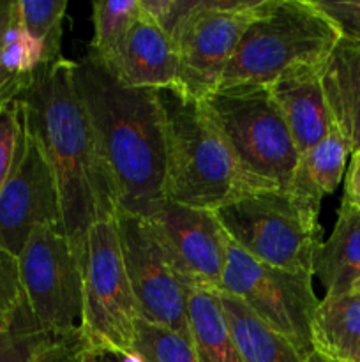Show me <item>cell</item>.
Returning <instances> with one entry per match:
<instances>
[{
    "label": "cell",
    "mask_w": 360,
    "mask_h": 362,
    "mask_svg": "<svg viewBox=\"0 0 360 362\" xmlns=\"http://www.w3.org/2000/svg\"><path fill=\"white\" fill-rule=\"evenodd\" d=\"M74 66L64 57L39 66L18 99L25 126L55 177L62 228L83 267L88 230L102 219L116 218L119 202L74 81Z\"/></svg>",
    "instance_id": "6da1fadb"
},
{
    "label": "cell",
    "mask_w": 360,
    "mask_h": 362,
    "mask_svg": "<svg viewBox=\"0 0 360 362\" xmlns=\"http://www.w3.org/2000/svg\"><path fill=\"white\" fill-rule=\"evenodd\" d=\"M119 202V212L148 219L166 202V127L157 90L133 88L87 53L74 66Z\"/></svg>",
    "instance_id": "7a4b0ae2"
},
{
    "label": "cell",
    "mask_w": 360,
    "mask_h": 362,
    "mask_svg": "<svg viewBox=\"0 0 360 362\" xmlns=\"http://www.w3.org/2000/svg\"><path fill=\"white\" fill-rule=\"evenodd\" d=\"M166 127L168 202L217 211L246 194L240 170L203 101L182 88L157 90Z\"/></svg>",
    "instance_id": "3957f363"
},
{
    "label": "cell",
    "mask_w": 360,
    "mask_h": 362,
    "mask_svg": "<svg viewBox=\"0 0 360 362\" xmlns=\"http://www.w3.org/2000/svg\"><path fill=\"white\" fill-rule=\"evenodd\" d=\"M147 13L175 45L179 88L205 99L217 90L236 46L270 0H148Z\"/></svg>",
    "instance_id": "277c9868"
},
{
    "label": "cell",
    "mask_w": 360,
    "mask_h": 362,
    "mask_svg": "<svg viewBox=\"0 0 360 362\" xmlns=\"http://www.w3.org/2000/svg\"><path fill=\"white\" fill-rule=\"evenodd\" d=\"M339 39L313 0H270L236 46L217 90L270 87L293 67L327 62Z\"/></svg>",
    "instance_id": "5b68a950"
},
{
    "label": "cell",
    "mask_w": 360,
    "mask_h": 362,
    "mask_svg": "<svg viewBox=\"0 0 360 362\" xmlns=\"http://www.w3.org/2000/svg\"><path fill=\"white\" fill-rule=\"evenodd\" d=\"M201 101L235 158L246 193L288 191L300 154L270 88H226Z\"/></svg>",
    "instance_id": "8992f818"
},
{
    "label": "cell",
    "mask_w": 360,
    "mask_h": 362,
    "mask_svg": "<svg viewBox=\"0 0 360 362\" xmlns=\"http://www.w3.org/2000/svg\"><path fill=\"white\" fill-rule=\"evenodd\" d=\"M235 246L260 264L314 276L323 230L288 191H256L214 211Z\"/></svg>",
    "instance_id": "52a82bcc"
},
{
    "label": "cell",
    "mask_w": 360,
    "mask_h": 362,
    "mask_svg": "<svg viewBox=\"0 0 360 362\" xmlns=\"http://www.w3.org/2000/svg\"><path fill=\"white\" fill-rule=\"evenodd\" d=\"M222 293L239 299L272 332L284 338L300 357L316 359L313 318L320 300L313 276L260 264L228 239Z\"/></svg>",
    "instance_id": "ba28073f"
},
{
    "label": "cell",
    "mask_w": 360,
    "mask_h": 362,
    "mask_svg": "<svg viewBox=\"0 0 360 362\" xmlns=\"http://www.w3.org/2000/svg\"><path fill=\"white\" fill-rule=\"evenodd\" d=\"M81 271L83 308L78 339L131 352L140 313L120 251L116 218L102 219L88 230Z\"/></svg>",
    "instance_id": "9c48e42d"
},
{
    "label": "cell",
    "mask_w": 360,
    "mask_h": 362,
    "mask_svg": "<svg viewBox=\"0 0 360 362\" xmlns=\"http://www.w3.org/2000/svg\"><path fill=\"white\" fill-rule=\"evenodd\" d=\"M25 303L55 338H76L83 308V271L60 225L37 226L18 257Z\"/></svg>",
    "instance_id": "30bf717a"
},
{
    "label": "cell",
    "mask_w": 360,
    "mask_h": 362,
    "mask_svg": "<svg viewBox=\"0 0 360 362\" xmlns=\"http://www.w3.org/2000/svg\"><path fill=\"white\" fill-rule=\"evenodd\" d=\"M145 221L187 288L221 293L228 235L214 212L166 200Z\"/></svg>",
    "instance_id": "8fae6325"
},
{
    "label": "cell",
    "mask_w": 360,
    "mask_h": 362,
    "mask_svg": "<svg viewBox=\"0 0 360 362\" xmlns=\"http://www.w3.org/2000/svg\"><path fill=\"white\" fill-rule=\"evenodd\" d=\"M116 230L124 265L141 320L172 329L191 339L187 317L189 288L169 267L147 221L119 212Z\"/></svg>",
    "instance_id": "7c38bea8"
},
{
    "label": "cell",
    "mask_w": 360,
    "mask_h": 362,
    "mask_svg": "<svg viewBox=\"0 0 360 362\" xmlns=\"http://www.w3.org/2000/svg\"><path fill=\"white\" fill-rule=\"evenodd\" d=\"M60 225L59 189L41 147L23 127L9 179L0 191V250L20 257L37 226Z\"/></svg>",
    "instance_id": "4fadbf2b"
},
{
    "label": "cell",
    "mask_w": 360,
    "mask_h": 362,
    "mask_svg": "<svg viewBox=\"0 0 360 362\" xmlns=\"http://www.w3.org/2000/svg\"><path fill=\"white\" fill-rule=\"evenodd\" d=\"M104 66L127 87L150 90L179 87L175 45L154 18L141 9V2L140 14L131 25L119 52Z\"/></svg>",
    "instance_id": "5bb4252c"
},
{
    "label": "cell",
    "mask_w": 360,
    "mask_h": 362,
    "mask_svg": "<svg viewBox=\"0 0 360 362\" xmlns=\"http://www.w3.org/2000/svg\"><path fill=\"white\" fill-rule=\"evenodd\" d=\"M323 67L325 64L296 66L268 87L300 156L320 144L334 126L321 83Z\"/></svg>",
    "instance_id": "9a60e30c"
},
{
    "label": "cell",
    "mask_w": 360,
    "mask_h": 362,
    "mask_svg": "<svg viewBox=\"0 0 360 362\" xmlns=\"http://www.w3.org/2000/svg\"><path fill=\"white\" fill-rule=\"evenodd\" d=\"M348 156L352 148L335 124L320 144L300 156L288 193L309 218L320 219L321 200L341 184Z\"/></svg>",
    "instance_id": "2e32d148"
},
{
    "label": "cell",
    "mask_w": 360,
    "mask_h": 362,
    "mask_svg": "<svg viewBox=\"0 0 360 362\" xmlns=\"http://www.w3.org/2000/svg\"><path fill=\"white\" fill-rule=\"evenodd\" d=\"M325 99L334 124L360 152V42L339 39L321 73Z\"/></svg>",
    "instance_id": "e0dca14e"
},
{
    "label": "cell",
    "mask_w": 360,
    "mask_h": 362,
    "mask_svg": "<svg viewBox=\"0 0 360 362\" xmlns=\"http://www.w3.org/2000/svg\"><path fill=\"white\" fill-rule=\"evenodd\" d=\"M314 276L323 283L327 296L352 292L360 279V211L341 202L334 232L321 243Z\"/></svg>",
    "instance_id": "ac0fdd59"
},
{
    "label": "cell",
    "mask_w": 360,
    "mask_h": 362,
    "mask_svg": "<svg viewBox=\"0 0 360 362\" xmlns=\"http://www.w3.org/2000/svg\"><path fill=\"white\" fill-rule=\"evenodd\" d=\"M313 346L325 362H360V293L320 300L313 318Z\"/></svg>",
    "instance_id": "d6986e66"
},
{
    "label": "cell",
    "mask_w": 360,
    "mask_h": 362,
    "mask_svg": "<svg viewBox=\"0 0 360 362\" xmlns=\"http://www.w3.org/2000/svg\"><path fill=\"white\" fill-rule=\"evenodd\" d=\"M187 317L200 362H246L233 338L217 292L189 288Z\"/></svg>",
    "instance_id": "ffe728a7"
},
{
    "label": "cell",
    "mask_w": 360,
    "mask_h": 362,
    "mask_svg": "<svg viewBox=\"0 0 360 362\" xmlns=\"http://www.w3.org/2000/svg\"><path fill=\"white\" fill-rule=\"evenodd\" d=\"M219 299L236 346L246 362H325L320 356L311 361L300 357L284 338L261 324L235 297L221 292Z\"/></svg>",
    "instance_id": "44dd1931"
},
{
    "label": "cell",
    "mask_w": 360,
    "mask_h": 362,
    "mask_svg": "<svg viewBox=\"0 0 360 362\" xmlns=\"http://www.w3.org/2000/svg\"><path fill=\"white\" fill-rule=\"evenodd\" d=\"M18 20V0H0V105L16 99L37 69Z\"/></svg>",
    "instance_id": "7402d4cb"
},
{
    "label": "cell",
    "mask_w": 360,
    "mask_h": 362,
    "mask_svg": "<svg viewBox=\"0 0 360 362\" xmlns=\"http://www.w3.org/2000/svg\"><path fill=\"white\" fill-rule=\"evenodd\" d=\"M71 341L46 332L23 297L13 322L0 329V362H56Z\"/></svg>",
    "instance_id": "603a6c76"
},
{
    "label": "cell",
    "mask_w": 360,
    "mask_h": 362,
    "mask_svg": "<svg viewBox=\"0 0 360 362\" xmlns=\"http://www.w3.org/2000/svg\"><path fill=\"white\" fill-rule=\"evenodd\" d=\"M66 0H18V20L34 52L37 66L52 64L60 57Z\"/></svg>",
    "instance_id": "cb8c5ba5"
},
{
    "label": "cell",
    "mask_w": 360,
    "mask_h": 362,
    "mask_svg": "<svg viewBox=\"0 0 360 362\" xmlns=\"http://www.w3.org/2000/svg\"><path fill=\"white\" fill-rule=\"evenodd\" d=\"M94 9V39L88 52L108 64L119 52L131 25L140 14V0H97Z\"/></svg>",
    "instance_id": "d4e9b609"
},
{
    "label": "cell",
    "mask_w": 360,
    "mask_h": 362,
    "mask_svg": "<svg viewBox=\"0 0 360 362\" xmlns=\"http://www.w3.org/2000/svg\"><path fill=\"white\" fill-rule=\"evenodd\" d=\"M129 354L140 362H200L191 339L141 318Z\"/></svg>",
    "instance_id": "484cf974"
},
{
    "label": "cell",
    "mask_w": 360,
    "mask_h": 362,
    "mask_svg": "<svg viewBox=\"0 0 360 362\" xmlns=\"http://www.w3.org/2000/svg\"><path fill=\"white\" fill-rule=\"evenodd\" d=\"M25 127V113L20 99L0 105V191L13 172Z\"/></svg>",
    "instance_id": "4316f807"
},
{
    "label": "cell",
    "mask_w": 360,
    "mask_h": 362,
    "mask_svg": "<svg viewBox=\"0 0 360 362\" xmlns=\"http://www.w3.org/2000/svg\"><path fill=\"white\" fill-rule=\"evenodd\" d=\"M23 303L18 258L0 250V329L13 322L18 308Z\"/></svg>",
    "instance_id": "83f0119b"
},
{
    "label": "cell",
    "mask_w": 360,
    "mask_h": 362,
    "mask_svg": "<svg viewBox=\"0 0 360 362\" xmlns=\"http://www.w3.org/2000/svg\"><path fill=\"white\" fill-rule=\"evenodd\" d=\"M313 4L334 23L341 39L360 42V0H344V2L313 0Z\"/></svg>",
    "instance_id": "f1b7e54d"
},
{
    "label": "cell",
    "mask_w": 360,
    "mask_h": 362,
    "mask_svg": "<svg viewBox=\"0 0 360 362\" xmlns=\"http://www.w3.org/2000/svg\"><path fill=\"white\" fill-rule=\"evenodd\" d=\"M56 362H140L133 354L92 346L76 338L64 349Z\"/></svg>",
    "instance_id": "f546056e"
},
{
    "label": "cell",
    "mask_w": 360,
    "mask_h": 362,
    "mask_svg": "<svg viewBox=\"0 0 360 362\" xmlns=\"http://www.w3.org/2000/svg\"><path fill=\"white\" fill-rule=\"evenodd\" d=\"M342 200L352 205L353 209L360 211V152L352 154V163H349L348 173H346Z\"/></svg>",
    "instance_id": "4dcf8cb0"
},
{
    "label": "cell",
    "mask_w": 360,
    "mask_h": 362,
    "mask_svg": "<svg viewBox=\"0 0 360 362\" xmlns=\"http://www.w3.org/2000/svg\"><path fill=\"white\" fill-rule=\"evenodd\" d=\"M352 292H356V293H360V279H359V281L355 283V286H353V290H352Z\"/></svg>",
    "instance_id": "1f68e13d"
}]
</instances>
